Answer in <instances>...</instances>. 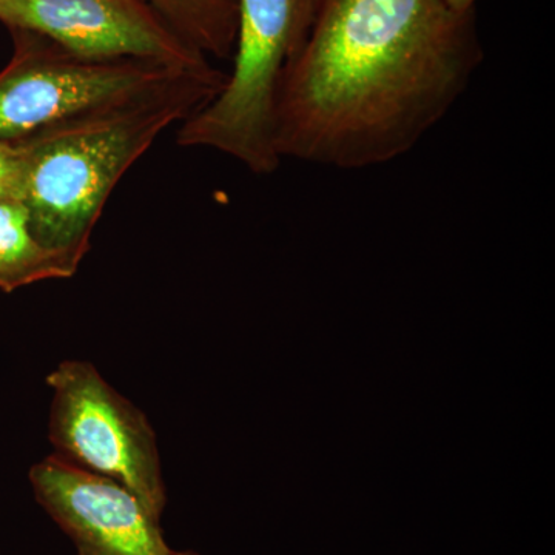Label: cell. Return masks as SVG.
<instances>
[{
  "mask_svg": "<svg viewBox=\"0 0 555 555\" xmlns=\"http://www.w3.org/2000/svg\"><path fill=\"white\" fill-rule=\"evenodd\" d=\"M483 61L476 11L444 0H320L278 90L280 159L361 170L414 150Z\"/></svg>",
  "mask_w": 555,
  "mask_h": 555,
  "instance_id": "obj_1",
  "label": "cell"
},
{
  "mask_svg": "<svg viewBox=\"0 0 555 555\" xmlns=\"http://www.w3.org/2000/svg\"><path fill=\"white\" fill-rule=\"evenodd\" d=\"M225 76L221 69L190 76L14 139L24 159L20 203L36 238L82 262L124 175L164 131L214 100Z\"/></svg>",
  "mask_w": 555,
  "mask_h": 555,
  "instance_id": "obj_2",
  "label": "cell"
},
{
  "mask_svg": "<svg viewBox=\"0 0 555 555\" xmlns=\"http://www.w3.org/2000/svg\"><path fill=\"white\" fill-rule=\"evenodd\" d=\"M320 0H238L232 72L203 108L179 126V147L210 149L254 175L280 169L273 118L281 79L308 39Z\"/></svg>",
  "mask_w": 555,
  "mask_h": 555,
  "instance_id": "obj_3",
  "label": "cell"
},
{
  "mask_svg": "<svg viewBox=\"0 0 555 555\" xmlns=\"http://www.w3.org/2000/svg\"><path fill=\"white\" fill-rule=\"evenodd\" d=\"M47 386L54 454L126 486L160 520L167 489L147 415L109 386L89 361H62L50 372Z\"/></svg>",
  "mask_w": 555,
  "mask_h": 555,
  "instance_id": "obj_4",
  "label": "cell"
},
{
  "mask_svg": "<svg viewBox=\"0 0 555 555\" xmlns=\"http://www.w3.org/2000/svg\"><path fill=\"white\" fill-rule=\"evenodd\" d=\"M0 72V139L14 141L61 120L133 100L190 76L155 62L79 56L33 33L13 31Z\"/></svg>",
  "mask_w": 555,
  "mask_h": 555,
  "instance_id": "obj_5",
  "label": "cell"
},
{
  "mask_svg": "<svg viewBox=\"0 0 555 555\" xmlns=\"http://www.w3.org/2000/svg\"><path fill=\"white\" fill-rule=\"evenodd\" d=\"M0 22L90 60L155 62L193 75L217 69L144 0H0Z\"/></svg>",
  "mask_w": 555,
  "mask_h": 555,
  "instance_id": "obj_6",
  "label": "cell"
},
{
  "mask_svg": "<svg viewBox=\"0 0 555 555\" xmlns=\"http://www.w3.org/2000/svg\"><path fill=\"white\" fill-rule=\"evenodd\" d=\"M36 500L75 545L76 555H175L160 520L118 481L51 454L31 467Z\"/></svg>",
  "mask_w": 555,
  "mask_h": 555,
  "instance_id": "obj_7",
  "label": "cell"
},
{
  "mask_svg": "<svg viewBox=\"0 0 555 555\" xmlns=\"http://www.w3.org/2000/svg\"><path fill=\"white\" fill-rule=\"evenodd\" d=\"M79 259L43 246L20 201H0V291L5 294L40 281L67 280Z\"/></svg>",
  "mask_w": 555,
  "mask_h": 555,
  "instance_id": "obj_8",
  "label": "cell"
},
{
  "mask_svg": "<svg viewBox=\"0 0 555 555\" xmlns=\"http://www.w3.org/2000/svg\"><path fill=\"white\" fill-rule=\"evenodd\" d=\"M193 49L225 60L235 49L238 0H144Z\"/></svg>",
  "mask_w": 555,
  "mask_h": 555,
  "instance_id": "obj_9",
  "label": "cell"
},
{
  "mask_svg": "<svg viewBox=\"0 0 555 555\" xmlns=\"http://www.w3.org/2000/svg\"><path fill=\"white\" fill-rule=\"evenodd\" d=\"M24 159L20 142L0 139V201H20Z\"/></svg>",
  "mask_w": 555,
  "mask_h": 555,
  "instance_id": "obj_10",
  "label": "cell"
},
{
  "mask_svg": "<svg viewBox=\"0 0 555 555\" xmlns=\"http://www.w3.org/2000/svg\"><path fill=\"white\" fill-rule=\"evenodd\" d=\"M452 10L460 11V13H467V11H476L477 0H444Z\"/></svg>",
  "mask_w": 555,
  "mask_h": 555,
  "instance_id": "obj_11",
  "label": "cell"
},
{
  "mask_svg": "<svg viewBox=\"0 0 555 555\" xmlns=\"http://www.w3.org/2000/svg\"><path fill=\"white\" fill-rule=\"evenodd\" d=\"M175 555H199V554L192 553V551H181V553H175Z\"/></svg>",
  "mask_w": 555,
  "mask_h": 555,
  "instance_id": "obj_12",
  "label": "cell"
}]
</instances>
